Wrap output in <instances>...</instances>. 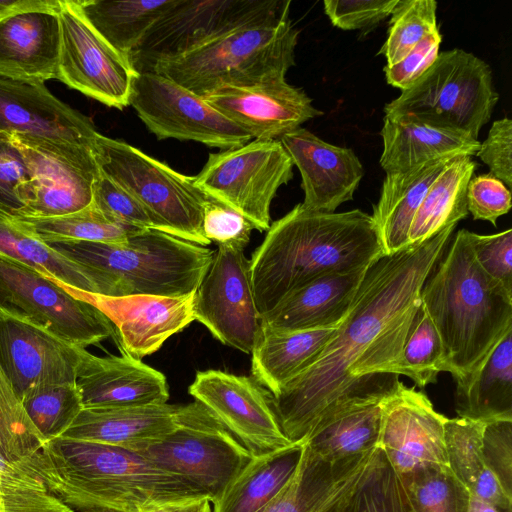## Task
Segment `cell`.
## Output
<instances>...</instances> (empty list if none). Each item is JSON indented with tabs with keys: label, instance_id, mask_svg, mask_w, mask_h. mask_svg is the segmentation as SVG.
<instances>
[{
	"label": "cell",
	"instance_id": "obj_54",
	"mask_svg": "<svg viewBox=\"0 0 512 512\" xmlns=\"http://www.w3.org/2000/svg\"><path fill=\"white\" fill-rule=\"evenodd\" d=\"M442 41L437 30L423 38L403 59L393 65H386V81L401 91L410 87L435 62Z\"/></svg>",
	"mask_w": 512,
	"mask_h": 512
},
{
	"label": "cell",
	"instance_id": "obj_28",
	"mask_svg": "<svg viewBox=\"0 0 512 512\" xmlns=\"http://www.w3.org/2000/svg\"><path fill=\"white\" fill-rule=\"evenodd\" d=\"M382 169L404 172L444 158L476 155L480 142L470 135L437 127L406 115H386L381 129Z\"/></svg>",
	"mask_w": 512,
	"mask_h": 512
},
{
	"label": "cell",
	"instance_id": "obj_21",
	"mask_svg": "<svg viewBox=\"0 0 512 512\" xmlns=\"http://www.w3.org/2000/svg\"><path fill=\"white\" fill-rule=\"evenodd\" d=\"M65 287L96 307L112 323L121 352L141 360L195 320V292L179 297L103 296Z\"/></svg>",
	"mask_w": 512,
	"mask_h": 512
},
{
	"label": "cell",
	"instance_id": "obj_48",
	"mask_svg": "<svg viewBox=\"0 0 512 512\" xmlns=\"http://www.w3.org/2000/svg\"><path fill=\"white\" fill-rule=\"evenodd\" d=\"M476 262L487 278L512 298V229L480 235L471 232Z\"/></svg>",
	"mask_w": 512,
	"mask_h": 512
},
{
	"label": "cell",
	"instance_id": "obj_19",
	"mask_svg": "<svg viewBox=\"0 0 512 512\" xmlns=\"http://www.w3.org/2000/svg\"><path fill=\"white\" fill-rule=\"evenodd\" d=\"M89 351L0 306V365L18 397L38 384L76 383Z\"/></svg>",
	"mask_w": 512,
	"mask_h": 512
},
{
	"label": "cell",
	"instance_id": "obj_51",
	"mask_svg": "<svg viewBox=\"0 0 512 512\" xmlns=\"http://www.w3.org/2000/svg\"><path fill=\"white\" fill-rule=\"evenodd\" d=\"M467 209L474 220L497 225V219L511 208L510 189L491 174L472 177L466 191Z\"/></svg>",
	"mask_w": 512,
	"mask_h": 512
},
{
	"label": "cell",
	"instance_id": "obj_2",
	"mask_svg": "<svg viewBox=\"0 0 512 512\" xmlns=\"http://www.w3.org/2000/svg\"><path fill=\"white\" fill-rule=\"evenodd\" d=\"M383 255L372 215L360 209L324 213L299 203L270 225L250 259L259 317L305 284L369 267Z\"/></svg>",
	"mask_w": 512,
	"mask_h": 512
},
{
	"label": "cell",
	"instance_id": "obj_26",
	"mask_svg": "<svg viewBox=\"0 0 512 512\" xmlns=\"http://www.w3.org/2000/svg\"><path fill=\"white\" fill-rule=\"evenodd\" d=\"M121 353V356L106 357L89 353L76 380L83 407L122 408L167 403L169 387L164 374Z\"/></svg>",
	"mask_w": 512,
	"mask_h": 512
},
{
	"label": "cell",
	"instance_id": "obj_50",
	"mask_svg": "<svg viewBox=\"0 0 512 512\" xmlns=\"http://www.w3.org/2000/svg\"><path fill=\"white\" fill-rule=\"evenodd\" d=\"M25 156L14 136L0 132V209L18 215L23 208L21 187L30 180Z\"/></svg>",
	"mask_w": 512,
	"mask_h": 512
},
{
	"label": "cell",
	"instance_id": "obj_5",
	"mask_svg": "<svg viewBox=\"0 0 512 512\" xmlns=\"http://www.w3.org/2000/svg\"><path fill=\"white\" fill-rule=\"evenodd\" d=\"M91 275L95 294L179 297L196 291L214 250L168 233L144 229L123 243L48 244Z\"/></svg>",
	"mask_w": 512,
	"mask_h": 512
},
{
	"label": "cell",
	"instance_id": "obj_34",
	"mask_svg": "<svg viewBox=\"0 0 512 512\" xmlns=\"http://www.w3.org/2000/svg\"><path fill=\"white\" fill-rule=\"evenodd\" d=\"M304 442L253 456L227 488L213 512H258L266 506L294 475Z\"/></svg>",
	"mask_w": 512,
	"mask_h": 512
},
{
	"label": "cell",
	"instance_id": "obj_38",
	"mask_svg": "<svg viewBox=\"0 0 512 512\" xmlns=\"http://www.w3.org/2000/svg\"><path fill=\"white\" fill-rule=\"evenodd\" d=\"M88 23L129 57L174 0H75Z\"/></svg>",
	"mask_w": 512,
	"mask_h": 512
},
{
	"label": "cell",
	"instance_id": "obj_18",
	"mask_svg": "<svg viewBox=\"0 0 512 512\" xmlns=\"http://www.w3.org/2000/svg\"><path fill=\"white\" fill-rule=\"evenodd\" d=\"M446 421L423 391L400 380L383 398L378 447L399 478L428 468L449 467Z\"/></svg>",
	"mask_w": 512,
	"mask_h": 512
},
{
	"label": "cell",
	"instance_id": "obj_44",
	"mask_svg": "<svg viewBox=\"0 0 512 512\" xmlns=\"http://www.w3.org/2000/svg\"><path fill=\"white\" fill-rule=\"evenodd\" d=\"M348 512H414L400 478L379 447Z\"/></svg>",
	"mask_w": 512,
	"mask_h": 512
},
{
	"label": "cell",
	"instance_id": "obj_39",
	"mask_svg": "<svg viewBox=\"0 0 512 512\" xmlns=\"http://www.w3.org/2000/svg\"><path fill=\"white\" fill-rule=\"evenodd\" d=\"M15 218L46 244L63 241L123 243L144 230L108 218L93 204L62 216Z\"/></svg>",
	"mask_w": 512,
	"mask_h": 512
},
{
	"label": "cell",
	"instance_id": "obj_6",
	"mask_svg": "<svg viewBox=\"0 0 512 512\" xmlns=\"http://www.w3.org/2000/svg\"><path fill=\"white\" fill-rule=\"evenodd\" d=\"M290 8L233 30L181 56L154 62L155 72L198 96L223 87H246L285 80L295 65L298 30Z\"/></svg>",
	"mask_w": 512,
	"mask_h": 512
},
{
	"label": "cell",
	"instance_id": "obj_7",
	"mask_svg": "<svg viewBox=\"0 0 512 512\" xmlns=\"http://www.w3.org/2000/svg\"><path fill=\"white\" fill-rule=\"evenodd\" d=\"M498 99L489 65L455 48L439 52L430 68L384 111L386 115L410 116L477 139Z\"/></svg>",
	"mask_w": 512,
	"mask_h": 512
},
{
	"label": "cell",
	"instance_id": "obj_29",
	"mask_svg": "<svg viewBox=\"0 0 512 512\" xmlns=\"http://www.w3.org/2000/svg\"><path fill=\"white\" fill-rule=\"evenodd\" d=\"M180 407L83 408L61 437L132 449L175 431Z\"/></svg>",
	"mask_w": 512,
	"mask_h": 512
},
{
	"label": "cell",
	"instance_id": "obj_20",
	"mask_svg": "<svg viewBox=\"0 0 512 512\" xmlns=\"http://www.w3.org/2000/svg\"><path fill=\"white\" fill-rule=\"evenodd\" d=\"M60 0H21L0 14V76L44 83L56 79Z\"/></svg>",
	"mask_w": 512,
	"mask_h": 512
},
{
	"label": "cell",
	"instance_id": "obj_35",
	"mask_svg": "<svg viewBox=\"0 0 512 512\" xmlns=\"http://www.w3.org/2000/svg\"><path fill=\"white\" fill-rule=\"evenodd\" d=\"M477 163L470 156L453 158L424 196L408 233V245L423 242L468 215L466 191Z\"/></svg>",
	"mask_w": 512,
	"mask_h": 512
},
{
	"label": "cell",
	"instance_id": "obj_43",
	"mask_svg": "<svg viewBox=\"0 0 512 512\" xmlns=\"http://www.w3.org/2000/svg\"><path fill=\"white\" fill-rule=\"evenodd\" d=\"M434 0H398L390 19L388 37L378 54L387 65L403 59L423 38L439 30Z\"/></svg>",
	"mask_w": 512,
	"mask_h": 512
},
{
	"label": "cell",
	"instance_id": "obj_37",
	"mask_svg": "<svg viewBox=\"0 0 512 512\" xmlns=\"http://www.w3.org/2000/svg\"><path fill=\"white\" fill-rule=\"evenodd\" d=\"M0 255L22 263L59 285L95 294L90 272L25 228L0 209Z\"/></svg>",
	"mask_w": 512,
	"mask_h": 512
},
{
	"label": "cell",
	"instance_id": "obj_13",
	"mask_svg": "<svg viewBox=\"0 0 512 512\" xmlns=\"http://www.w3.org/2000/svg\"><path fill=\"white\" fill-rule=\"evenodd\" d=\"M0 306L84 348L116 337L114 326L96 307L36 270L2 255Z\"/></svg>",
	"mask_w": 512,
	"mask_h": 512
},
{
	"label": "cell",
	"instance_id": "obj_14",
	"mask_svg": "<svg viewBox=\"0 0 512 512\" xmlns=\"http://www.w3.org/2000/svg\"><path fill=\"white\" fill-rule=\"evenodd\" d=\"M27 161L30 180L19 191L24 217H56L92 204L100 173L93 148L13 135Z\"/></svg>",
	"mask_w": 512,
	"mask_h": 512
},
{
	"label": "cell",
	"instance_id": "obj_24",
	"mask_svg": "<svg viewBox=\"0 0 512 512\" xmlns=\"http://www.w3.org/2000/svg\"><path fill=\"white\" fill-rule=\"evenodd\" d=\"M278 140L300 172L306 208L333 213L353 199L364 169L352 149L327 143L302 127Z\"/></svg>",
	"mask_w": 512,
	"mask_h": 512
},
{
	"label": "cell",
	"instance_id": "obj_53",
	"mask_svg": "<svg viewBox=\"0 0 512 512\" xmlns=\"http://www.w3.org/2000/svg\"><path fill=\"white\" fill-rule=\"evenodd\" d=\"M398 0H325L324 11L331 23L343 30L374 26L390 16Z\"/></svg>",
	"mask_w": 512,
	"mask_h": 512
},
{
	"label": "cell",
	"instance_id": "obj_25",
	"mask_svg": "<svg viewBox=\"0 0 512 512\" xmlns=\"http://www.w3.org/2000/svg\"><path fill=\"white\" fill-rule=\"evenodd\" d=\"M377 448L328 461L304 442L300 463L284 488L258 512H348Z\"/></svg>",
	"mask_w": 512,
	"mask_h": 512
},
{
	"label": "cell",
	"instance_id": "obj_22",
	"mask_svg": "<svg viewBox=\"0 0 512 512\" xmlns=\"http://www.w3.org/2000/svg\"><path fill=\"white\" fill-rule=\"evenodd\" d=\"M0 132L93 148L99 132L91 120L54 96L44 83L0 76Z\"/></svg>",
	"mask_w": 512,
	"mask_h": 512
},
{
	"label": "cell",
	"instance_id": "obj_58",
	"mask_svg": "<svg viewBox=\"0 0 512 512\" xmlns=\"http://www.w3.org/2000/svg\"><path fill=\"white\" fill-rule=\"evenodd\" d=\"M81 512H122V511L109 509V508H89V509L81 510Z\"/></svg>",
	"mask_w": 512,
	"mask_h": 512
},
{
	"label": "cell",
	"instance_id": "obj_42",
	"mask_svg": "<svg viewBox=\"0 0 512 512\" xmlns=\"http://www.w3.org/2000/svg\"><path fill=\"white\" fill-rule=\"evenodd\" d=\"M414 512H467L470 492L449 467L400 478Z\"/></svg>",
	"mask_w": 512,
	"mask_h": 512
},
{
	"label": "cell",
	"instance_id": "obj_30",
	"mask_svg": "<svg viewBox=\"0 0 512 512\" xmlns=\"http://www.w3.org/2000/svg\"><path fill=\"white\" fill-rule=\"evenodd\" d=\"M336 328L273 331L260 326L251 352L253 378L271 395L277 394L317 360Z\"/></svg>",
	"mask_w": 512,
	"mask_h": 512
},
{
	"label": "cell",
	"instance_id": "obj_36",
	"mask_svg": "<svg viewBox=\"0 0 512 512\" xmlns=\"http://www.w3.org/2000/svg\"><path fill=\"white\" fill-rule=\"evenodd\" d=\"M484 422L447 418L445 448L448 465L471 495L512 511V497L503 490L487 467L482 454Z\"/></svg>",
	"mask_w": 512,
	"mask_h": 512
},
{
	"label": "cell",
	"instance_id": "obj_9",
	"mask_svg": "<svg viewBox=\"0 0 512 512\" xmlns=\"http://www.w3.org/2000/svg\"><path fill=\"white\" fill-rule=\"evenodd\" d=\"M130 450L196 485L215 505L253 457L201 403L181 405L178 428Z\"/></svg>",
	"mask_w": 512,
	"mask_h": 512
},
{
	"label": "cell",
	"instance_id": "obj_45",
	"mask_svg": "<svg viewBox=\"0 0 512 512\" xmlns=\"http://www.w3.org/2000/svg\"><path fill=\"white\" fill-rule=\"evenodd\" d=\"M45 443L0 365V453L9 460L21 461Z\"/></svg>",
	"mask_w": 512,
	"mask_h": 512
},
{
	"label": "cell",
	"instance_id": "obj_40",
	"mask_svg": "<svg viewBox=\"0 0 512 512\" xmlns=\"http://www.w3.org/2000/svg\"><path fill=\"white\" fill-rule=\"evenodd\" d=\"M20 400L46 442L61 437L84 408L76 383L38 384Z\"/></svg>",
	"mask_w": 512,
	"mask_h": 512
},
{
	"label": "cell",
	"instance_id": "obj_4",
	"mask_svg": "<svg viewBox=\"0 0 512 512\" xmlns=\"http://www.w3.org/2000/svg\"><path fill=\"white\" fill-rule=\"evenodd\" d=\"M420 300L442 341L441 372H449L456 385L467 382L512 330V298L480 269L466 229L449 242Z\"/></svg>",
	"mask_w": 512,
	"mask_h": 512
},
{
	"label": "cell",
	"instance_id": "obj_46",
	"mask_svg": "<svg viewBox=\"0 0 512 512\" xmlns=\"http://www.w3.org/2000/svg\"><path fill=\"white\" fill-rule=\"evenodd\" d=\"M0 491L18 512H74L21 461L0 453Z\"/></svg>",
	"mask_w": 512,
	"mask_h": 512
},
{
	"label": "cell",
	"instance_id": "obj_52",
	"mask_svg": "<svg viewBox=\"0 0 512 512\" xmlns=\"http://www.w3.org/2000/svg\"><path fill=\"white\" fill-rule=\"evenodd\" d=\"M482 454L505 493L512 497V420L485 423Z\"/></svg>",
	"mask_w": 512,
	"mask_h": 512
},
{
	"label": "cell",
	"instance_id": "obj_41",
	"mask_svg": "<svg viewBox=\"0 0 512 512\" xmlns=\"http://www.w3.org/2000/svg\"><path fill=\"white\" fill-rule=\"evenodd\" d=\"M442 360L441 338L426 310L420 305L391 373L404 375L419 388H424L437 382Z\"/></svg>",
	"mask_w": 512,
	"mask_h": 512
},
{
	"label": "cell",
	"instance_id": "obj_1",
	"mask_svg": "<svg viewBox=\"0 0 512 512\" xmlns=\"http://www.w3.org/2000/svg\"><path fill=\"white\" fill-rule=\"evenodd\" d=\"M456 225L390 255L366 271L351 308L317 360L272 402L285 436L304 442L325 416L359 398L386 394L391 373L421 305L420 293Z\"/></svg>",
	"mask_w": 512,
	"mask_h": 512
},
{
	"label": "cell",
	"instance_id": "obj_17",
	"mask_svg": "<svg viewBox=\"0 0 512 512\" xmlns=\"http://www.w3.org/2000/svg\"><path fill=\"white\" fill-rule=\"evenodd\" d=\"M188 391L252 456L293 444L282 431L271 393L254 378L209 369L196 373Z\"/></svg>",
	"mask_w": 512,
	"mask_h": 512
},
{
	"label": "cell",
	"instance_id": "obj_16",
	"mask_svg": "<svg viewBox=\"0 0 512 512\" xmlns=\"http://www.w3.org/2000/svg\"><path fill=\"white\" fill-rule=\"evenodd\" d=\"M195 320L224 345L251 353L260 331L244 250L218 246L212 262L195 291Z\"/></svg>",
	"mask_w": 512,
	"mask_h": 512
},
{
	"label": "cell",
	"instance_id": "obj_32",
	"mask_svg": "<svg viewBox=\"0 0 512 512\" xmlns=\"http://www.w3.org/2000/svg\"><path fill=\"white\" fill-rule=\"evenodd\" d=\"M388 393L359 398L336 409L316 424L304 442L328 461L353 457L378 447L382 400Z\"/></svg>",
	"mask_w": 512,
	"mask_h": 512
},
{
	"label": "cell",
	"instance_id": "obj_8",
	"mask_svg": "<svg viewBox=\"0 0 512 512\" xmlns=\"http://www.w3.org/2000/svg\"><path fill=\"white\" fill-rule=\"evenodd\" d=\"M93 153L100 170L131 193L157 220L162 232L201 246L211 243L202 229L209 196L193 177L100 133Z\"/></svg>",
	"mask_w": 512,
	"mask_h": 512
},
{
	"label": "cell",
	"instance_id": "obj_3",
	"mask_svg": "<svg viewBox=\"0 0 512 512\" xmlns=\"http://www.w3.org/2000/svg\"><path fill=\"white\" fill-rule=\"evenodd\" d=\"M21 462L73 510L140 512L163 503L208 498L186 478L118 446L58 437Z\"/></svg>",
	"mask_w": 512,
	"mask_h": 512
},
{
	"label": "cell",
	"instance_id": "obj_55",
	"mask_svg": "<svg viewBox=\"0 0 512 512\" xmlns=\"http://www.w3.org/2000/svg\"><path fill=\"white\" fill-rule=\"evenodd\" d=\"M476 155L490 168V174L512 186V121L503 118L493 122L487 138L480 143Z\"/></svg>",
	"mask_w": 512,
	"mask_h": 512
},
{
	"label": "cell",
	"instance_id": "obj_15",
	"mask_svg": "<svg viewBox=\"0 0 512 512\" xmlns=\"http://www.w3.org/2000/svg\"><path fill=\"white\" fill-rule=\"evenodd\" d=\"M60 52L56 79L102 104L129 106L137 71L84 18L75 0H60Z\"/></svg>",
	"mask_w": 512,
	"mask_h": 512
},
{
	"label": "cell",
	"instance_id": "obj_33",
	"mask_svg": "<svg viewBox=\"0 0 512 512\" xmlns=\"http://www.w3.org/2000/svg\"><path fill=\"white\" fill-rule=\"evenodd\" d=\"M455 410L484 423L512 420V330L467 382L456 385Z\"/></svg>",
	"mask_w": 512,
	"mask_h": 512
},
{
	"label": "cell",
	"instance_id": "obj_12",
	"mask_svg": "<svg viewBox=\"0 0 512 512\" xmlns=\"http://www.w3.org/2000/svg\"><path fill=\"white\" fill-rule=\"evenodd\" d=\"M129 105L159 140H190L222 150L252 140L203 97L155 72H137Z\"/></svg>",
	"mask_w": 512,
	"mask_h": 512
},
{
	"label": "cell",
	"instance_id": "obj_57",
	"mask_svg": "<svg viewBox=\"0 0 512 512\" xmlns=\"http://www.w3.org/2000/svg\"><path fill=\"white\" fill-rule=\"evenodd\" d=\"M467 512H512L504 510L497 505L482 498L470 494L469 506Z\"/></svg>",
	"mask_w": 512,
	"mask_h": 512
},
{
	"label": "cell",
	"instance_id": "obj_10",
	"mask_svg": "<svg viewBox=\"0 0 512 512\" xmlns=\"http://www.w3.org/2000/svg\"><path fill=\"white\" fill-rule=\"evenodd\" d=\"M293 162L279 140L253 139L210 153L196 185L231 207L262 232L271 225L270 207L278 189L293 178Z\"/></svg>",
	"mask_w": 512,
	"mask_h": 512
},
{
	"label": "cell",
	"instance_id": "obj_31",
	"mask_svg": "<svg viewBox=\"0 0 512 512\" xmlns=\"http://www.w3.org/2000/svg\"><path fill=\"white\" fill-rule=\"evenodd\" d=\"M452 159L430 161L404 172L386 174L372 214L385 255L409 246L413 218L428 189Z\"/></svg>",
	"mask_w": 512,
	"mask_h": 512
},
{
	"label": "cell",
	"instance_id": "obj_11",
	"mask_svg": "<svg viewBox=\"0 0 512 512\" xmlns=\"http://www.w3.org/2000/svg\"><path fill=\"white\" fill-rule=\"evenodd\" d=\"M290 0H174L129 56L137 72L278 14Z\"/></svg>",
	"mask_w": 512,
	"mask_h": 512
},
{
	"label": "cell",
	"instance_id": "obj_23",
	"mask_svg": "<svg viewBox=\"0 0 512 512\" xmlns=\"http://www.w3.org/2000/svg\"><path fill=\"white\" fill-rule=\"evenodd\" d=\"M204 100L245 130L252 139L278 140L323 114L311 98L286 80L246 87H223Z\"/></svg>",
	"mask_w": 512,
	"mask_h": 512
},
{
	"label": "cell",
	"instance_id": "obj_49",
	"mask_svg": "<svg viewBox=\"0 0 512 512\" xmlns=\"http://www.w3.org/2000/svg\"><path fill=\"white\" fill-rule=\"evenodd\" d=\"M202 229L208 241L244 250L255 227L231 207L209 197L204 205Z\"/></svg>",
	"mask_w": 512,
	"mask_h": 512
},
{
	"label": "cell",
	"instance_id": "obj_47",
	"mask_svg": "<svg viewBox=\"0 0 512 512\" xmlns=\"http://www.w3.org/2000/svg\"><path fill=\"white\" fill-rule=\"evenodd\" d=\"M92 204L114 221L140 229L161 231L152 214L131 193L101 170L94 182Z\"/></svg>",
	"mask_w": 512,
	"mask_h": 512
},
{
	"label": "cell",
	"instance_id": "obj_56",
	"mask_svg": "<svg viewBox=\"0 0 512 512\" xmlns=\"http://www.w3.org/2000/svg\"><path fill=\"white\" fill-rule=\"evenodd\" d=\"M208 498L175 501L151 506L140 512H213Z\"/></svg>",
	"mask_w": 512,
	"mask_h": 512
},
{
	"label": "cell",
	"instance_id": "obj_27",
	"mask_svg": "<svg viewBox=\"0 0 512 512\" xmlns=\"http://www.w3.org/2000/svg\"><path fill=\"white\" fill-rule=\"evenodd\" d=\"M369 267L319 277L289 294L260 318L261 328L301 331L338 327Z\"/></svg>",
	"mask_w": 512,
	"mask_h": 512
}]
</instances>
